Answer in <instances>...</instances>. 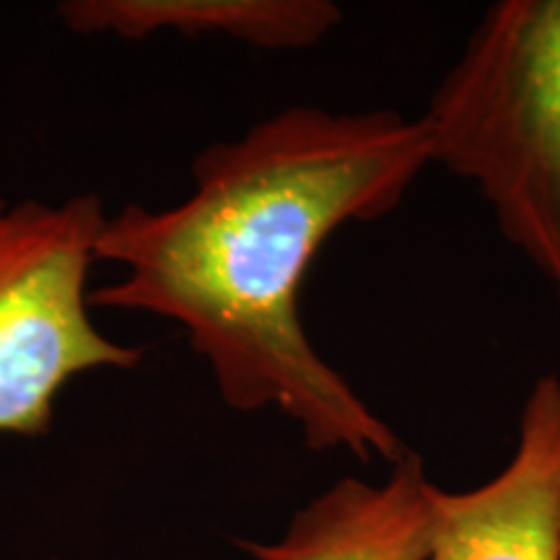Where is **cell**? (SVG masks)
<instances>
[{"instance_id":"cell-3","label":"cell","mask_w":560,"mask_h":560,"mask_svg":"<svg viewBox=\"0 0 560 560\" xmlns=\"http://www.w3.org/2000/svg\"><path fill=\"white\" fill-rule=\"evenodd\" d=\"M104 223L94 192L0 200V436H45L75 376L132 371L145 359V348L107 338L91 319Z\"/></svg>"},{"instance_id":"cell-6","label":"cell","mask_w":560,"mask_h":560,"mask_svg":"<svg viewBox=\"0 0 560 560\" xmlns=\"http://www.w3.org/2000/svg\"><path fill=\"white\" fill-rule=\"evenodd\" d=\"M55 11L81 37H223L270 52L317 47L342 21L332 0H66Z\"/></svg>"},{"instance_id":"cell-4","label":"cell","mask_w":560,"mask_h":560,"mask_svg":"<svg viewBox=\"0 0 560 560\" xmlns=\"http://www.w3.org/2000/svg\"><path fill=\"white\" fill-rule=\"evenodd\" d=\"M429 560H560V376L532 382L499 472L433 488Z\"/></svg>"},{"instance_id":"cell-1","label":"cell","mask_w":560,"mask_h":560,"mask_svg":"<svg viewBox=\"0 0 560 560\" xmlns=\"http://www.w3.org/2000/svg\"><path fill=\"white\" fill-rule=\"evenodd\" d=\"M431 166L420 115L272 112L195 156L185 200L107 215L96 257L122 278L91 291V306L177 325L229 410H276L312 452L395 467L412 450L319 353L299 301L319 249L400 208Z\"/></svg>"},{"instance_id":"cell-5","label":"cell","mask_w":560,"mask_h":560,"mask_svg":"<svg viewBox=\"0 0 560 560\" xmlns=\"http://www.w3.org/2000/svg\"><path fill=\"white\" fill-rule=\"evenodd\" d=\"M433 488L410 452L380 482H332L291 516L278 540L240 545L257 560H429Z\"/></svg>"},{"instance_id":"cell-2","label":"cell","mask_w":560,"mask_h":560,"mask_svg":"<svg viewBox=\"0 0 560 560\" xmlns=\"http://www.w3.org/2000/svg\"><path fill=\"white\" fill-rule=\"evenodd\" d=\"M420 117L560 310V0L490 5Z\"/></svg>"}]
</instances>
